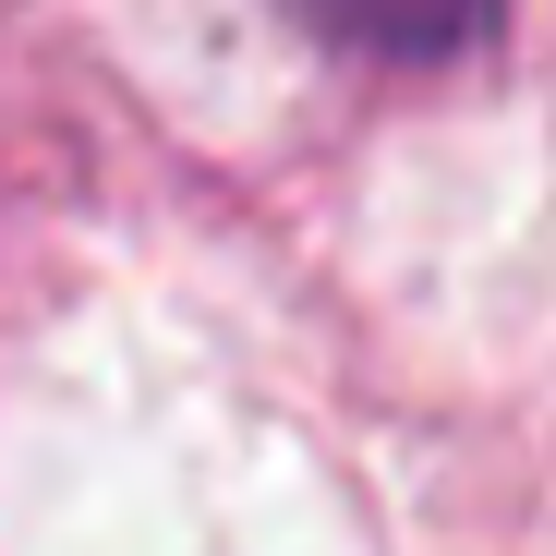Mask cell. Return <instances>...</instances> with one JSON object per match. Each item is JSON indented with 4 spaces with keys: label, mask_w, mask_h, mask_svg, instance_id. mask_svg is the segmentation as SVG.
Segmentation results:
<instances>
[{
    "label": "cell",
    "mask_w": 556,
    "mask_h": 556,
    "mask_svg": "<svg viewBox=\"0 0 556 556\" xmlns=\"http://www.w3.org/2000/svg\"><path fill=\"white\" fill-rule=\"evenodd\" d=\"M291 13L327 49H363V61H459L496 25V0H291Z\"/></svg>",
    "instance_id": "cell-1"
}]
</instances>
